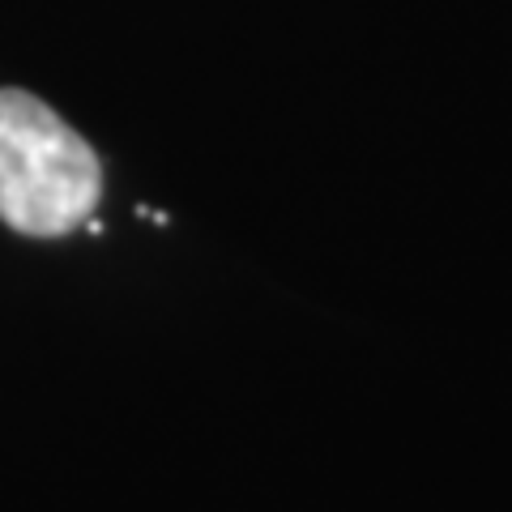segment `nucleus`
Returning a JSON list of instances; mask_svg holds the SVG:
<instances>
[{
	"instance_id": "nucleus-1",
	"label": "nucleus",
	"mask_w": 512,
	"mask_h": 512,
	"mask_svg": "<svg viewBox=\"0 0 512 512\" xmlns=\"http://www.w3.org/2000/svg\"><path fill=\"white\" fill-rule=\"evenodd\" d=\"M103 201V163L39 94L0 90V222L30 239L77 231Z\"/></svg>"
}]
</instances>
